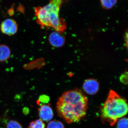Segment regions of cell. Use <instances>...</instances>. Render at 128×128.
I'll return each mask as SVG.
<instances>
[{
	"instance_id": "5bb4252c",
	"label": "cell",
	"mask_w": 128,
	"mask_h": 128,
	"mask_svg": "<svg viewBox=\"0 0 128 128\" xmlns=\"http://www.w3.org/2000/svg\"><path fill=\"white\" fill-rule=\"evenodd\" d=\"M49 101V98L48 96L45 95H42L40 96L39 99L37 100V103L38 105H40L43 103V104H46L45 103H48Z\"/></svg>"
},
{
	"instance_id": "8fae6325",
	"label": "cell",
	"mask_w": 128,
	"mask_h": 128,
	"mask_svg": "<svg viewBox=\"0 0 128 128\" xmlns=\"http://www.w3.org/2000/svg\"><path fill=\"white\" fill-rule=\"evenodd\" d=\"M47 128H65L62 122L57 120L50 121L47 126Z\"/></svg>"
},
{
	"instance_id": "3957f363",
	"label": "cell",
	"mask_w": 128,
	"mask_h": 128,
	"mask_svg": "<svg viewBox=\"0 0 128 128\" xmlns=\"http://www.w3.org/2000/svg\"><path fill=\"white\" fill-rule=\"evenodd\" d=\"M128 104L126 99L113 90H110L101 110V118L111 126L128 114Z\"/></svg>"
},
{
	"instance_id": "ba28073f",
	"label": "cell",
	"mask_w": 128,
	"mask_h": 128,
	"mask_svg": "<svg viewBox=\"0 0 128 128\" xmlns=\"http://www.w3.org/2000/svg\"><path fill=\"white\" fill-rule=\"evenodd\" d=\"M11 54V51L7 45L0 44V62H4L8 60Z\"/></svg>"
},
{
	"instance_id": "6da1fadb",
	"label": "cell",
	"mask_w": 128,
	"mask_h": 128,
	"mask_svg": "<svg viewBox=\"0 0 128 128\" xmlns=\"http://www.w3.org/2000/svg\"><path fill=\"white\" fill-rule=\"evenodd\" d=\"M88 99L78 89L65 92L58 99L56 105L57 113L68 124L76 122L86 114Z\"/></svg>"
},
{
	"instance_id": "277c9868",
	"label": "cell",
	"mask_w": 128,
	"mask_h": 128,
	"mask_svg": "<svg viewBox=\"0 0 128 128\" xmlns=\"http://www.w3.org/2000/svg\"><path fill=\"white\" fill-rule=\"evenodd\" d=\"M0 29L2 33L9 36H12L16 33L18 30V25L16 21L12 18H7L2 22Z\"/></svg>"
},
{
	"instance_id": "30bf717a",
	"label": "cell",
	"mask_w": 128,
	"mask_h": 128,
	"mask_svg": "<svg viewBox=\"0 0 128 128\" xmlns=\"http://www.w3.org/2000/svg\"><path fill=\"white\" fill-rule=\"evenodd\" d=\"M44 123L41 119H36L32 121L28 128H45Z\"/></svg>"
},
{
	"instance_id": "5b68a950",
	"label": "cell",
	"mask_w": 128,
	"mask_h": 128,
	"mask_svg": "<svg viewBox=\"0 0 128 128\" xmlns=\"http://www.w3.org/2000/svg\"><path fill=\"white\" fill-rule=\"evenodd\" d=\"M38 109L40 119L42 121H49L52 119L54 113L50 104H43L40 105Z\"/></svg>"
},
{
	"instance_id": "52a82bcc",
	"label": "cell",
	"mask_w": 128,
	"mask_h": 128,
	"mask_svg": "<svg viewBox=\"0 0 128 128\" xmlns=\"http://www.w3.org/2000/svg\"><path fill=\"white\" fill-rule=\"evenodd\" d=\"M83 89L86 94L93 95L96 94L99 89V84L96 80H86L83 84Z\"/></svg>"
},
{
	"instance_id": "7c38bea8",
	"label": "cell",
	"mask_w": 128,
	"mask_h": 128,
	"mask_svg": "<svg viewBox=\"0 0 128 128\" xmlns=\"http://www.w3.org/2000/svg\"><path fill=\"white\" fill-rule=\"evenodd\" d=\"M117 122V128H128V119L126 118H120Z\"/></svg>"
},
{
	"instance_id": "4fadbf2b",
	"label": "cell",
	"mask_w": 128,
	"mask_h": 128,
	"mask_svg": "<svg viewBox=\"0 0 128 128\" xmlns=\"http://www.w3.org/2000/svg\"><path fill=\"white\" fill-rule=\"evenodd\" d=\"M6 128H23L20 124L15 120L8 121L6 124Z\"/></svg>"
},
{
	"instance_id": "7a4b0ae2",
	"label": "cell",
	"mask_w": 128,
	"mask_h": 128,
	"mask_svg": "<svg viewBox=\"0 0 128 128\" xmlns=\"http://www.w3.org/2000/svg\"><path fill=\"white\" fill-rule=\"evenodd\" d=\"M66 0H50L44 6L34 8V13L37 23L41 28H52L55 31L64 32L66 25L64 20L60 18V12L63 4Z\"/></svg>"
},
{
	"instance_id": "9c48e42d",
	"label": "cell",
	"mask_w": 128,
	"mask_h": 128,
	"mask_svg": "<svg viewBox=\"0 0 128 128\" xmlns=\"http://www.w3.org/2000/svg\"><path fill=\"white\" fill-rule=\"evenodd\" d=\"M101 6L103 9L109 10L116 5L118 0H100Z\"/></svg>"
},
{
	"instance_id": "8992f818",
	"label": "cell",
	"mask_w": 128,
	"mask_h": 128,
	"mask_svg": "<svg viewBox=\"0 0 128 128\" xmlns=\"http://www.w3.org/2000/svg\"><path fill=\"white\" fill-rule=\"evenodd\" d=\"M48 41L52 46L55 48H60L64 45L65 39L61 32L55 31L50 34Z\"/></svg>"
},
{
	"instance_id": "9a60e30c",
	"label": "cell",
	"mask_w": 128,
	"mask_h": 128,
	"mask_svg": "<svg viewBox=\"0 0 128 128\" xmlns=\"http://www.w3.org/2000/svg\"><path fill=\"white\" fill-rule=\"evenodd\" d=\"M125 44H126V46L127 47V48H128V32H126V34H125Z\"/></svg>"
}]
</instances>
